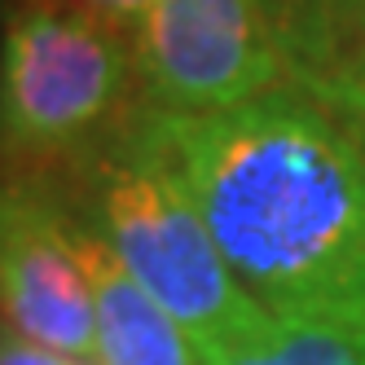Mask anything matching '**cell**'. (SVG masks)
<instances>
[{
  "mask_svg": "<svg viewBox=\"0 0 365 365\" xmlns=\"http://www.w3.org/2000/svg\"><path fill=\"white\" fill-rule=\"evenodd\" d=\"M145 150L269 312L365 304V145L317 97L277 88L207 115L163 110Z\"/></svg>",
  "mask_w": 365,
  "mask_h": 365,
  "instance_id": "obj_1",
  "label": "cell"
},
{
  "mask_svg": "<svg viewBox=\"0 0 365 365\" xmlns=\"http://www.w3.org/2000/svg\"><path fill=\"white\" fill-rule=\"evenodd\" d=\"M101 220L119 264L185 326L198 356L216 352L269 317V308L238 282L225 251L216 247L194 198L145 145L137 163L110 176Z\"/></svg>",
  "mask_w": 365,
  "mask_h": 365,
  "instance_id": "obj_2",
  "label": "cell"
},
{
  "mask_svg": "<svg viewBox=\"0 0 365 365\" xmlns=\"http://www.w3.org/2000/svg\"><path fill=\"white\" fill-rule=\"evenodd\" d=\"M141 71L172 115H207L277 93L295 75L259 0H154Z\"/></svg>",
  "mask_w": 365,
  "mask_h": 365,
  "instance_id": "obj_3",
  "label": "cell"
},
{
  "mask_svg": "<svg viewBox=\"0 0 365 365\" xmlns=\"http://www.w3.org/2000/svg\"><path fill=\"white\" fill-rule=\"evenodd\" d=\"M123 62L84 14L31 5L5 36V128L14 141L53 145L110 110Z\"/></svg>",
  "mask_w": 365,
  "mask_h": 365,
  "instance_id": "obj_4",
  "label": "cell"
},
{
  "mask_svg": "<svg viewBox=\"0 0 365 365\" xmlns=\"http://www.w3.org/2000/svg\"><path fill=\"white\" fill-rule=\"evenodd\" d=\"M0 282L9 322L27 344L75 361L97 356V295L80 238L62 233L27 194L5 198Z\"/></svg>",
  "mask_w": 365,
  "mask_h": 365,
  "instance_id": "obj_5",
  "label": "cell"
},
{
  "mask_svg": "<svg viewBox=\"0 0 365 365\" xmlns=\"http://www.w3.org/2000/svg\"><path fill=\"white\" fill-rule=\"evenodd\" d=\"M97 295V365H202L194 339L119 264L110 242L80 238Z\"/></svg>",
  "mask_w": 365,
  "mask_h": 365,
  "instance_id": "obj_6",
  "label": "cell"
},
{
  "mask_svg": "<svg viewBox=\"0 0 365 365\" xmlns=\"http://www.w3.org/2000/svg\"><path fill=\"white\" fill-rule=\"evenodd\" d=\"M202 365H365V304L317 312H269Z\"/></svg>",
  "mask_w": 365,
  "mask_h": 365,
  "instance_id": "obj_7",
  "label": "cell"
},
{
  "mask_svg": "<svg viewBox=\"0 0 365 365\" xmlns=\"http://www.w3.org/2000/svg\"><path fill=\"white\" fill-rule=\"evenodd\" d=\"M273 36L282 40L286 58L295 66V80L308 88L312 80L334 71L330 44V0H259Z\"/></svg>",
  "mask_w": 365,
  "mask_h": 365,
  "instance_id": "obj_8",
  "label": "cell"
},
{
  "mask_svg": "<svg viewBox=\"0 0 365 365\" xmlns=\"http://www.w3.org/2000/svg\"><path fill=\"white\" fill-rule=\"evenodd\" d=\"M308 93L330 106V115L339 123H348V133L365 145V62L361 66H334L330 75L312 80Z\"/></svg>",
  "mask_w": 365,
  "mask_h": 365,
  "instance_id": "obj_9",
  "label": "cell"
},
{
  "mask_svg": "<svg viewBox=\"0 0 365 365\" xmlns=\"http://www.w3.org/2000/svg\"><path fill=\"white\" fill-rule=\"evenodd\" d=\"M0 365H84V361L44 352V348L27 344V339H5V356H0Z\"/></svg>",
  "mask_w": 365,
  "mask_h": 365,
  "instance_id": "obj_10",
  "label": "cell"
},
{
  "mask_svg": "<svg viewBox=\"0 0 365 365\" xmlns=\"http://www.w3.org/2000/svg\"><path fill=\"white\" fill-rule=\"evenodd\" d=\"M93 9H101V14H110V18H128V22H141L145 14H150V5L154 0H88Z\"/></svg>",
  "mask_w": 365,
  "mask_h": 365,
  "instance_id": "obj_11",
  "label": "cell"
},
{
  "mask_svg": "<svg viewBox=\"0 0 365 365\" xmlns=\"http://www.w3.org/2000/svg\"><path fill=\"white\" fill-rule=\"evenodd\" d=\"M361 9H365V0H361Z\"/></svg>",
  "mask_w": 365,
  "mask_h": 365,
  "instance_id": "obj_12",
  "label": "cell"
}]
</instances>
